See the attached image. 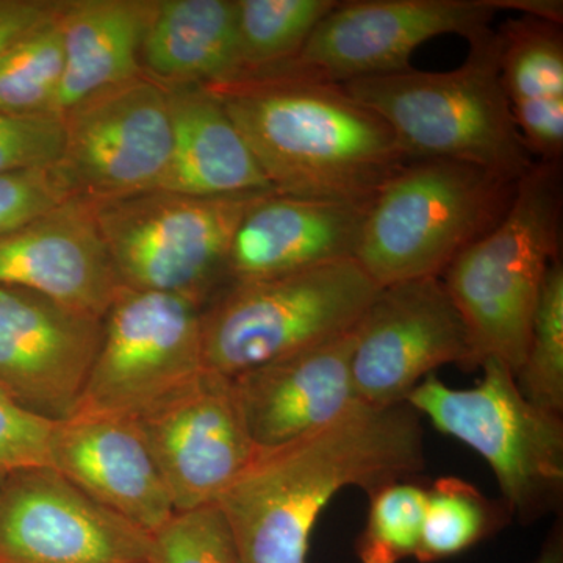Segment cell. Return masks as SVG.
Returning <instances> with one entry per match:
<instances>
[{"mask_svg":"<svg viewBox=\"0 0 563 563\" xmlns=\"http://www.w3.org/2000/svg\"><path fill=\"white\" fill-rule=\"evenodd\" d=\"M422 468L420 415L407 402H358L324 428L257 450L217 506L242 563H307L314 525L336 493H372Z\"/></svg>","mask_w":563,"mask_h":563,"instance_id":"1","label":"cell"},{"mask_svg":"<svg viewBox=\"0 0 563 563\" xmlns=\"http://www.w3.org/2000/svg\"><path fill=\"white\" fill-rule=\"evenodd\" d=\"M206 88L279 195L368 207L410 162L387 122L342 85L280 68Z\"/></svg>","mask_w":563,"mask_h":563,"instance_id":"2","label":"cell"},{"mask_svg":"<svg viewBox=\"0 0 563 563\" xmlns=\"http://www.w3.org/2000/svg\"><path fill=\"white\" fill-rule=\"evenodd\" d=\"M561 162H536L498 224L444 272L477 368L485 358H498L514 376L520 369L544 279L561 257Z\"/></svg>","mask_w":563,"mask_h":563,"instance_id":"3","label":"cell"},{"mask_svg":"<svg viewBox=\"0 0 563 563\" xmlns=\"http://www.w3.org/2000/svg\"><path fill=\"white\" fill-rule=\"evenodd\" d=\"M379 114L410 161L468 163L520 180L532 168L499 80L495 31L451 70L406 69L342 85Z\"/></svg>","mask_w":563,"mask_h":563,"instance_id":"4","label":"cell"},{"mask_svg":"<svg viewBox=\"0 0 563 563\" xmlns=\"http://www.w3.org/2000/svg\"><path fill=\"white\" fill-rule=\"evenodd\" d=\"M518 180L451 161H410L366 209L355 261L380 288L440 277L509 210Z\"/></svg>","mask_w":563,"mask_h":563,"instance_id":"5","label":"cell"},{"mask_svg":"<svg viewBox=\"0 0 563 563\" xmlns=\"http://www.w3.org/2000/svg\"><path fill=\"white\" fill-rule=\"evenodd\" d=\"M379 290L355 258L231 285L202 309L203 368L233 379L342 339Z\"/></svg>","mask_w":563,"mask_h":563,"instance_id":"6","label":"cell"},{"mask_svg":"<svg viewBox=\"0 0 563 563\" xmlns=\"http://www.w3.org/2000/svg\"><path fill=\"white\" fill-rule=\"evenodd\" d=\"M263 195L155 188L88 202L122 287L172 292L203 309L229 287L233 236Z\"/></svg>","mask_w":563,"mask_h":563,"instance_id":"7","label":"cell"},{"mask_svg":"<svg viewBox=\"0 0 563 563\" xmlns=\"http://www.w3.org/2000/svg\"><path fill=\"white\" fill-rule=\"evenodd\" d=\"M479 368L476 387L453 388L431 374L406 402L437 431L476 451L490 465L512 517L536 523L561 509L563 415L529 401L498 358H485Z\"/></svg>","mask_w":563,"mask_h":563,"instance_id":"8","label":"cell"},{"mask_svg":"<svg viewBox=\"0 0 563 563\" xmlns=\"http://www.w3.org/2000/svg\"><path fill=\"white\" fill-rule=\"evenodd\" d=\"M203 372L202 307L172 292L121 287L79 412L136 418L184 391Z\"/></svg>","mask_w":563,"mask_h":563,"instance_id":"9","label":"cell"},{"mask_svg":"<svg viewBox=\"0 0 563 563\" xmlns=\"http://www.w3.org/2000/svg\"><path fill=\"white\" fill-rule=\"evenodd\" d=\"M496 0H344L320 22L298 57L282 68L344 85L413 68L426 41L493 32Z\"/></svg>","mask_w":563,"mask_h":563,"instance_id":"10","label":"cell"},{"mask_svg":"<svg viewBox=\"0 0 563 563\" xmlns=\"http://www.w3.org/2000/svg\"><path fill=\"white\" fill-rule=\"evenodd\" d=\"M58 168L74 196L99 201L161 188L172 162L165 88L140 76L62 114Z\"/></svg>","mask_w":563,"mask_h":563,"instance_id":"11","label":"cell"},{"mask_svg":"<svg viewBox=\"0 0 563 563\" xmlns=\"http://www.w3.org/2000/svg\"><path fill=\"white\" fill-rule=\"evenodd\" d=\"M444 365L477 368L465 322L443 280L380 288L354 331L351 373L357 398L374 407L406 402Z\"/></svg>","mask_w":563,"mask_h":563,"instance_id":"12","label":"cell"},{"mask_svg":"<svg viewBox=\"0 0 563 563\" xmlns=\"http://www.w3.org/2000/svg\"><path fill=\"white\" fill-rule=\"evenodd\" d=\"M0 563H152V537L52 466L0 476Z\"/></svg>","mask_w":563,"mask_h":563,"instance_id":"13","label":"cell"},{"mask_svg":"<svg viewBox=\"0 0 563 563\" xmlns=\"http://www.w3.org/2000/svg\"><path fill=\"white\" fill-rule=\"evenodd\" d=\"M135 421L176 512L217 504L257 453L233 379L210 369Z\"/></svg>","mask_w":563,"mask_h":563,"instance_id":"14","label":"cell"},{"mask_svg":"<svg viewBox=\"0 0 563 563\" xmlns=\"http://www.w3.org/2000/svg\"><path fill=\"white\" fill-rule=\"evenodd\" d=\"M102 340V318L41 292L0 285V388L54 422L79 410Z\"/></svg>","mask_w":563,"mask_h":563,"instance_id":"15","label":"cell"},{"mask_svg":"<svg viewBox=\"0 0 563 563\" xmlns=\"http://www.w3.org/2000/svg\"><path fill=\"white\" fill-rule=\"evenodd\" d=\"M49 465L146 533L172 520V496L132 418L79 412L55 422Z\"/></svg>","mask_w":563,"mask_h":563,"instance_id":"16","label":"cell"},{"mask_svg":"<svg viewBox=\"0 0 563 563\" xmlns=\"http://www.w3.org/2000/svg\"><path fill=\"white\" fill-rule=\"evenodd\" d=\"M0 285L27 288L103 318L122 287L90 202L70 198L0 236Z\"/></svg>","mask_w":563,"mask_h":563,"instance_id":"17","label":"cell"},{"mask_svg":"<svg viewBox=\"0 0 563 563\" xmlns=\"http://www.w3.org/2000/svg\"><path fill=\"white\" fill-rule=\"evenodd\" d=\"M352 347L354 332L233 377L257 450L324 428L362 402L352 380Z\"/></svg>","mask_w":563,"mask_h":563,"instance_id":"18","label":"cell"},{"mask_svg":"<svg viewBox=\"0 0 563 563\" xmlns=\"http://www.w3.org/2000/svg\"><path fill=\"white\" fill-rule=\"evenodd\" d=\"M366 209L265 192L233 236L229 287L355 258Z\"/></svg>","mask_w":563,"mask_h":563,"instance_id":"19","label":"cell"},{"mask_svg":"<svg viewBox=\"0 0 563 563\" xmlns=\"http://www.w3.org/2000/svg\"><path fill=\"white\" fill-rule=\"evenodd\" d=\"M157 0H63V76L54 114L143 76L141 47Z\"/></svg>","mask_w":563,"mask_h":563,"instance_id":"20","label":"cell"},{"mask_svg":"<svg viewBox=\"0 0 563 563\" xmlns=\"http://www.w3.org/2000/svg\"><path fill=\"white\" fill-rule=\"evenodd\" d=\"M173 151L163 190L195 196L274 191L261 166L213 91L166 90Z\"/></svg>","mask_w":563,"mask_h":563,"instance_id":"21","label":"cell"},{"mask_svg":"<svg viewBox=\"0 0 563 563\" xmlns=\"http://www.w3.org/2000/svg\"><path fill=\"white\" fill-rule=\"evenodd\" d=\"M495 44L499 80L526 147L537 162H561L562 25L523 14L495 31Z\"/></svg>","mask_w":563,"mask_h":563,"instance_id":"22","label":"cell"},{"mask_svg":"<svg viewBox=\"0 0 563 563\" xmlns=\"http://www.w3.org/2000/svg\"><path fill=\"white\" fill-rule=\"evenodd\" d=\"M140 58L165 90L239 79L235 0H157Z\"/></svg>","mask_w":563,"mask_h":563,"instance_id":"23","label":"cell"},{"mask_svg":"<svg viewBox=\"0 0 563 563\" xmlns=\"http://www.w3.org/2000/svg\"><path fill=\"white\" fill-rule=\"evenodd\" d=\"M335 5L336 0H235L236 46L242 66L236 80L295 60Z\"/></svg>","mask_w":563,"mask_h":563,"instance_id":"24","label":"cell"},{"mask_svg":"<svg viewBox=\"0 0 563 563\" xmlns=\"http://www.w3.org/2000/svg\"><path fill=\"white\" fill-rule=\"evenodd\" d=\"M424 523L417 559L435 563L455 558L496 536L512 514L461 477H440L426 488Z\"/></svg>","mask_w":563,"mask_h":563,"instance_id":"25","label":"cell"},{"mask_svg":"<svg viewBox=\"0 0 563 563\" xmlns=\"http://www.w3.org/2000/svg\"><path fill=\"white\" fill-rule=\"evenodd\" d=\"M62 76L63 44L57 14L0 57V113L54 114Z\"/></svg>","mask_w":563,"mask_h":563,"instance_id":"26","label":"cell"},{"mask_svg":"<svg viewBox=\"0 0 563 563\" xmlns=\"http://www.w3.org/2000/svg\"><path fill=\"white\" fill-rule=\"evenodd\" d=\"M518 388L529 401L563 415V265L554 261L544 279Z\"/></svg>","mask_w":563,"mask_h":563,"instance_id":"27","label":"cell"},{"mask_svg":"<svg viewBox=\"0 0 563 563\" xmlns=\"http://www.w3.org/2000/svg\"><path fill=\"white\" fill-rule=\"evenodd\" d=\"M426 488L396 481L369 493V512L355 554L361 563H401L417 555L424 523Z\"/></svg>","mask_w":563,"mask_h":563,"instance_id":"28","label":"cell"},{"mask_svg":"<svg viewBox=\"0 0 563 563\" xmlns=\"http://www.w3.org/2000/svg\"><path fill=\"white\" fill-rule=\"evenodd\" d=\"M151 537L152 563H242L217 504L176 512Z\"/></svg>","mask_w":563,"mask_h":563,"instance_id":"29","label":"cell"},{"mask_svg":"<svg viewBox=\"0 0 563 563\" xmlns=\"http://www.w3.org/2000/svg\"><path fill=\"white\" fill-rule=\"evenodd\" d=\"M74 196L58 163L0 174V236L38 220Z\"/></svg>","mask_w":563,"mask_h":563,"instance_id":"30","label":"cell"},{"mask_svg":"<svg viewBox=\"0 0 563 563\" xmlns=\"http://www.w3.org/2000/svg\"><path fill=\"white\" fill-rule=\"evenodd\" d=\"M62 151V117L0 113V174L54 165Z\"/></svg>","mask_w":563,"mask_h":563,"instance_id":"31","label":"cell"},{"mask_svg":"<svg viewBox=\"0 0 563 563\" xmlns=\"http://www.w3.org/2000/svg\"><path fill=\"white\" fill-rule=\"evenodd\" d=\"M55 422L24 409L0 388V476L51 466V440Z\"/></svg>","mask_w":563,"mask_h":563,"instance_id":"32","label":"cell"},{"mask_svg":"<svg viewBox=\"0 0 563 563\" xmlns=\"http://www.w3.org/2000/svg\"><path fill=\"white\" fill-rule=\"evenodd\" d=\"M57 0H0V57L11 46L57 18Z\"/></svg>","mask_w":563,"mask_h":563,"instance_id":"33","label":"cell"},{"mask_svg":"<svg viewBox=\"0 0 563 563\" xmlns=\"http://www.w3.org/2000/svg\"><path fill=\"white\" fill-rule=\"evenodd\" d=\"M499 10H518L526 16L555 22L562 25L563 3L561 0H496Z\"/></svg>","mask_w":563,"mask_h":563,"instance_id":"34","label":"cell"},{"mask_svg":"<svg viewBox=\"0 0 563 563\" xmlns=\"http://www.w3.org/2000/svg\"><path fill=\"white\" fill-rule=\"evenodd\" d=\"M529 563H563V525L554 523L540 548L539 554Z\"/></svg>","mask_w":563,"mask_h":563,"instance_id":"35","label":"cell"}]
</instances>
